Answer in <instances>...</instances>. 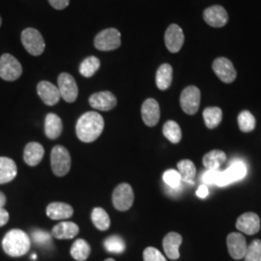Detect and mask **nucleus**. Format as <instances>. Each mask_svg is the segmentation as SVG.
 <instances>
[{"label": "nucleus", "mask_w": 261, "mask_h": 261, "mask_svg": "<svg viewBox=\"0 0 261 261\" xmlns=\"http://www.w3.org/2000/svg\"><path fill=\"white\" fill-rule=\"evenodd\" d=\"M32 239L35 244L40 246H47L51 243V234L47 231L36 229L32 232Z\"/></svg>", "instance_id": "37"}, {"label": "nucleus", "mask_w": 261, "mask_h": 261, "mask_svg": "<svg viewBox=\"0 0 261 261\" xmlns=\"http://www.w3.org/2000/svg\"><path fill=\"white\" fill-rule=\"evenodd\" d=\"M164 182L170 189H177L182 186V178L175 169H168L163 175Z\"/></svg>", "instance_id": "35"}, {"label": "nucleus", "mask_w": 261, "mask_h": 261, "mask_svg": "<svg viewBox=\"0 0 261 261\" xmlns=\"http://www.w3.org/2000/svg\"><path fill=\"white\" fill-rule=\"evenodd\" d=\"M57 83L58 90L63 100L67 103H74L79 95V88L75 79L68 73H62L58 76Z\"/></svg>", "instance_id": "10"}, {"label": "nucleus", "mask_w": 261, "mask_h": 261, "mask_svg": "<svg viewBox=\"0 0 261 261\" xmlns=\"http://www.w3.org/2000/svg\"><path fill=\"white\" fill-rule=\"evenodd\" d=\"M32 258H33V259H36V254H33V255H32Z\"/></svg>", "instance_id": "46"}, {"label": "nucleus", "mask_w": 261, "mask_h": 261, "mask_svg": "<svg viewBox=\"0 0 261 261\" xmlns=\"http://www.w3.org/2000/svg\"><path fill=\"white\" fill-rule=\"evenodd\" d=\"M247 175V168L239 159H234L229 163V167L224 171H220L216 185L224 187L235 181L241 180Z\"/></svg>", "instance_id": "6"}, {"label": "nucleus", "mask_w": 261, "mask_h": 261, "mask_svg": "<svg viewBox=\"0 0 261 261\" xmlns=\"http://www.w3.org/2000/svg\"><path fill=\"white\" fill-rule=\"evenodd\" d=\"M63 130L61 118L55 113H48L45 120V133L49 140L57 139Z\"/></svg>", "instance_id": "23"}, {"label": "nucleus", "mask_w": 261, "mask_h": 261, "mask_svg": "<svg viewBox=\"0 0 261 261\" xmlns=\"http://www.w3.org/2000/svg\"><path fill=\"white\" fill-rule=\"evenodd\" d=\"M172 67L165 63L159 67L156 74V84L160 90H167L172 83Z\"/></svg>", "instance_id": "26"}, {"label": "nucleus", "mask_w": 261, "mask_h": 261, "mask_svg": "<svg viewBox=\"0 0 261 261\" xmlns=\"http://www.w3.org/2000/svg\"><path fill=\"white\" fill-rule=\"evenodd\" d=\"M203 119L206 127L209 129L217 128L223 119V112L220 108L210 107L203 111Z\"/></svg>", "instance_id": "28"}, {"label": "nucleus", "mask_w": 261, "mask_h": 261, "mask_svg": "<svg viewBox=\"0 0 261 261\" xmlns=\"http://www.w3.org/2000/svg\"><path fill=\"white\" fill-rule=\"evenodd\" d=\"M48 2L55 9L63 10L69 6L70 0H48Z\"/></svg>", "instance_id": "40"}, {"label": "nucleus", "mask_w": 261, "mask_h": 261, "mask_svg": "<svg viewBox=\"0 0 261 261\" xmlns=\"http://www.w3.org/2000/svg\"><path fill=\"white\" fill-rule=\"evenodd\" d=\"M164 136L172 143H178L182 139V132L177 123L172 120L166 122L163 128Z\"/></svg>", "instance_id": "32"}, {"label": "nucleus", "mask_w": 261, "mask_h": 261, "mask_svg": "<svg viewBox=\"0 0 261 261\" xmlns=\"http://www.w3.org/2000/svg\"><path fill=\"white\" fill-rule=\"evenodd\" d=\"M220 174V170H207L202 176V181L204 185L216 184Z\"/></svg>", "instance_id": "39"}, {"label": "nucleus", "mask_w": 261, "mask_h": 261, "mask_svg": "<svg viewBox=\"0 0 261 261\" xmlns=\"http://www.w3.org/2000/svg\"><path fill=\"white\" fill-rule=\"evenodd\" d=\"M50 165L56 176H65L71 168V156L69 151L61 145L55 146L50 154Z\"/></svg>", "instance_id": "5"}, {"label": "nucleus", "mask_w": 261, "mask_h": 261, "mask_svg": "<svg viewBox=\"0 0 261 261\" xmlns=\"http://www.w3.org/2000/svg\"><path fill=\"white\" fill-rule=\"evenodd\" d=\"M22 74V67L15 56L4 54L0 57V77L6 82H15Z\"/></svg>", "instance_id": "7"}, {"label": "nucleus", "mask_w": 261, "mask_h": 261, "mask_svg": "<svg viewBox=\"0 0 261 261\" xmlns=\"http://www.w3.org/2000/svg\"><path fill=\"white\" fill-rule=\"evenodd\" d=\"M18 168L12 159L0 157V184L9 183L17 176Z\"/></svg>", "instance_id": "22"}, {"label": "nucleus", "mask_w": 261, "mask_h": 261, "mask_svg": "<svg viewBox=\"0 0 261 261\" xmlns=\"http://www.w3.org/2000/svg\"><path fill=\"white\" fill-rule=\"evenodd\" d=\"M45 154V149L39 142H29L24 148L23 160L30 167H35L40 164Z\"/></svg>", "instance_id": "20"}, {"label": "nucleus", "mask_w": 261, "mask_h": 261, "mask_svg": "<svg viewBox=\"0 0 261 261\" xmlns=\"http://www.w3.org/2000/svg\"><path fill=\"white\" fill-rule=\"evenodd\" d=\"M21 43L31 56H41L46 47L44 38L35 28H27L21 32Z\"/></svg>", "instance_id": "4"}, {"label": "nucleus", "mask_w": 261, "mask_h": 261, "mask_svg": "<svg viewBox=\"0 0 261 261\" xmlns=\"http://www.w3.org/2000/svg\"><path fill=\"white\" fill-rule=\"evenodd\" d=\"M236 227L239 231L248 235L257 233L260 229V219L255 213H245L237 219Z\"/></svg>", "instance_id": "15"}, {"label": "nucleus", "mask_w": 261, "mask_h": 261, "mask_svg": "<svg viewBox=\"0 0 261 261\" xmlns=\"http://www.w3.org/2000/svg\"><path fill=\"white\" fill-rule=\"evenodd\" d=\"M1 25H2V18H1V16H0V28H1Z\"/></svg>", "instance_id": "44"}, {"label": "nucleus", "mask_w": 261, "mask_h": 261, "mask_svg": "<svg viewBox=\"0 0 261 261\" xmlns=\"http://www.w3.org/2000/svg\"><path fill=\"white\" fill-rule=\"evenodd\" d=\"M30 238L28 234L20 229H12L2 240L4 252L10 256L19 257L28 253L30 249Z\"/></svg>", "instance_id": "2"}, {"label": "nucleus", "mask_w": 261, "mask_h": 261, "mask_svg": "<svg viewBox=\"0 0 261 261\" xmlns=\"http://www.w3.org/2000/svg\"><path fill=\"white\" fill-rule=\"evenodd\" d=\"M225 161L226 154L222 150H212L205 154L202 160L207 170H219Z\"/></svg>", "instance_id": "25"}, {"label": "nucleus", "mask_w": 261, "mask_h": 261, "mask_svg": "<svg viewBox=\"0 0 261 261\" xmlns=\"http://www.w3.org/2000/svg\"><path fill=\"white\" fill-rule=\"evenodd\" d=\"M226 244H227L228 252L233 259L239 260L244 258L248 246L243 234L237 233V232L228 234Z\"/></svg>", "instance_id": "14"}, {"label": "nucleus", "mask_w": 261, "mask_h": 261, "mask_svg": "<svg viewBox=\"0 0 261 261\" xmlns=\"http://www.w3.org/2000/svg\"><path fill=\"white\" fill-rule=\"evenodd\" d=\"M245 261H259L261 258V241L253 240L248 247L245 253Z\"/></svg>", "instance_id": "36"}, {"label": "nucleus", "mask_w": 261, "mask_h": 261, "mask_svg": "<svg viewBox=\"0 0 261 261\" xmlns=\"http://www.w3.org/2000/svg\"><path fill=\"white\" fill-rule=\"evenodd\" d=\"M238 125L243 133H250L255 128V118L249 111H243L238 115Z\"/></svg>", "instance_id": "33"}, {"label": "nucleus", "mask_w": 261, "mask_h": 261, "mask_svg": "<svg viewBox=\"0 0 261 261\" xmlns=\"http://www.w3.org/2000/svg\"><path fill=\"white\" fill-rule=\"evenodd\" d=\"M134 191L132 187L127 183L118 185L113 191L112 202L118 211L129 210L134 203Z\"/></svg>", "instance_id": "8"}, {"label": "nucleus", "mask_w": 261, "mask_h": 261, "mask_svg": "<svg viewBox=\"0 0 261 261\" xmlns=\"http://www.w3.org/2000/svg\"><path fill=\"white\" fill-rule=\"evenodd\" d=\"M101 62L96 56H89L85 58L80 66V73L84 77H91L99 70Z\"/></svg>", "instance_id": "31"}, {"label": "nucleus", "mask_w": 261, "mask_h": 261, "mask_svg": "<svg viewBox=\"0 0 261 261\" xmlns=\"http://www.w3.org/2000/svg\"><path fill=\"white\" fill-rule=\"evenodd\" d=\"M38 95L47 106H55L59 102L61 96L58 87L49 82H40L37 85Z\"/></svg>", "instance_id": "17"}, {"label": "nucleus", "mask_w": 261, "mask_h": 261, "mask_svg": "<svg viewBox=\"0 0 261 261\" xmlns=\"http://www.w3.org/2000/svg\"><path fill=\"white\" fill-rule=\"evenodd\" d=\"M5 204H6V196L2 192H0V208H4Z\"/></svg>", "instance_id": "43"}, {"label": "nucleus", "mask_w": 261, "mask_h": 261, "mask_svg": "<svg viewBox=\"0 0 261 261\" xmlns=\"http://www.w3.org/2000/svg\"><path fill=\"white\" fill-rule=\"evenodd\" d=\"M74 214L73 207L63 202H53L47 207V215L51 220H66Z\"/></svg>", "instance_id": "21"}, {"label": "nucleus", "mask_w": 261, "mask_h": 261, "mask_svg": "<svg viewBox=\"0 0 261 261\" xmlns=\"http://www.w3.org/2000/svg\"><path fill=\"white\" fill-rule=\"evenodd\" d=\"M180 105L187 114L196 113L200 105V90L194 85L186 87L180 96Z\"/></svg>", "instance_id": "9"}, {"label": "nucleus", "mask_w": 261, "mask_h": 261, "mask_svg": "<svg viewBox=\"0 0 261 261\" xmlns=\"http://www.w3.org/2000/svg\"><path fill=\"white\" fill-rule=\"evenodd\" d=\"M105 261H115L114 259H112V258H108V259H106Z\"/></svg>", "instance_id": "45"}, {"label": "nucleus", "mask_w": 261, "mask_h": 261, "mask_svg": "<svg viewBox=\"0 0 261 261\" xmlns=\"http://www.w3.org/2000/svg\"><path fill=\"white\" fill-rule=\"evenodd\" d=\"M182 236L176 232H169L165 236L163 241V247L169 259L176 260L180 257L179 247L182 244Z\"/></svg>", "instance_id": "19"}, {"label": "nucleus", "mask_w": 261, "mask_h": 261, "mask_svg": "<svg viewBox=\"0 0 261 261\" xmlns=\"http://www.w3.org/2000/svg\"><path fill=\"white\" fill-rule=\"evenodd\" d=\"M90 106L98 111L109 112L117 105L116 97L110 91H102L94 93L89 98Z\"/></svg>", "instance_id": "13"}, {"label": "nucleus", "mask_w": 261, "mask_h": 261, "mask_svg": "<svg viewBox=\"0 0 261 261\" xmlns=\"http://www.w3.org/2000/svg\"><path fill=\"white\" fill-rule=\"evenodd\" d=\"M212 67L215 74L224 84L233 83L237 76L233 64L225 57H219L215 59Z\"/></svg>", "instance_id": "11"}, {"label": "nucleus", "mask_w": 261, "mask_h": 261, "mask_svg": "<svg viewBox=\"0 0 261 261\" xmlns=\"http://www.w3.org/2000/svg\"><path fill=\"white\" fill-rule=\"evenodd\" d=\"M91 219H92L94 225L99 230L105 231V230L109 229V227L111 225L110 216L103 210V208L97 207L93 209L92 214H91Z\"/></svg>", "instance_id": "30"}, {"label": "nucleus", "mask_w": 261, "mask_h": 261, "mask_svg": "<svg viewBox=\"0 0 261 261\" xmlns=\"http://www.w3.org/2000/svg\"><path fill=\"white\" fill-rule=\"evenodd\" d=\"M143 260L144 261H168L163 255V253L156 248L148 247L143 252Z\"/></svg>", "instance_id": "38"}, {"label": "nucleus", "mask_w": 261, "mask_h": 261, "mask_svg": "<svg viewBox=\"0 0 261 261\" xmlns=\"http://www.w3.org/2000/svg\"><path fill=\"white\" fill-rule=\"evenodd\" d=\"M184 41L185 37L182 28L175 23L170 24L165 34V43L168 50L172 54H176L183 47Z\"/></svg>", "instance_id": "12"}, {"label": "nucleus", "mask_w": 261, "mask_h": 261, "mask_svg": "<svg viewBox=\"0 0 261 261\" xmlns=\"http://www.w3.org/2000/svg\"><path fill=\"white\" fill-rule=\"evenodd\" d=\"M90 246L84 239L75 240L71 248V254L73 258L77 261L86 260L90 254Z\"/></svg>", "instance_id": "29"}, {"label": "nucleus", "mask_w": 261, "mask_h": 261, "mask_svg": "<svg viewBox=\"0 0 261 261\" xmlns=\"http://www.w3.org/2000/svg\"><path fill=\"white\" fill-rule=\"evenodd\" d=\"M196 195L200 198H205L206 196H208V188L206 185H201L198 188Z\"/></svg>", "instance_id": "42"}, {"label": "nucleus", "mask_w": 261, "mask_h": 261, "mask_svg": "<svg viewBox=\"0 0 261 261\" xmlns=\"http://www.w3.org/2000/svg\"><path fill=\"white\" fill-rule=\"evenodd\" d=\"M80 231L77 224L72 222H62L56 224L51 230V235L57 239H72Z\"/></svg>", "instance_id": "24"}, {"label": "nucleus", "mask_w": 261, "mask_h": 261, "mask_svg": "<svg viewBox=\"0 0 261 261\" xmlns=\"http://www.w3.org/2000/svg\"><path fill=\"white\" fill-rule=\"evenodd\" d=\"M203 19L212 28H223L228 21V15L224 7L215 5L204 11Z\"/></svg>", "instance_id": "16"}, {"label": "nucleus", "mask_w": 261, "mask_h": 261, "mask_svg": "<svg viewBox=\"0 0 261 261\" xmlns=\"http://www.w3.org/2000/svg\"><path fill=\"white\" fill-rule=\"evenodd\" d=\"M94 46L102 51H111L121 46V33L116 28H107L97 34Z\"/></svg>", "instance_id": "3"}, {"label": "nucleus", "mask_w": 261, "mask_h": 261, "mask_svg": "<svg viewBox=\"0 0 261 261\" xmlns=\"http://www.w3.org/2000/svg\"><path fill=\"white\" fill-rule=\"evenodd\" d=\"M259 261H261V258H260V260H259Z\"/></svg>", "instance_id": "47"}, {"label": "nucleus", "mask_w": 261, "mask_h": 261, "mask_svg": "<svg viewBox=\"0 0 261 261\" xmlns=\"http://www.w3.org/2000/svg\"><path fill=\"white\" fill-rule=\"evenodd\" d=\"M103 245L108 252H113V253H121L125 251V248H126L124 240L120 236H117V235H112L109 238H107L103 242Z\"/></svg>", "instance_id": "34"}, {"label": "nucleus", "mask_w": 261, "mask_h": 261, "mask_svg": "<svg viewBox=\"0 0 261 261\" xmlns=\"http://www.w3.org/2000/svg\"><path fill=\"white\" fill-rule=\"evenodd\" d=\"M105 128V121L101 114L96 112H85L75 125V132L79 140L83 142H93L97 140Z\"/></svg>", "instance_id": "1"}, {"label": "nucleus", "mask_w": 261, "mask_h": 261, "mask_svg": "<svg viewBox=\"0 0 261 261\" xmlns=\"http://www.w3.org/2000/svg\"><path fill=\"white\" fill-rule=\"evenodd\" d=\"M142 120L148 127H154L160 120V106L155 99H147L141 107Z\"/></svg>", "instance_id": "18"}, {"label": "nucleus", "mask_w": 261, "mask_h": 261, "mask_svg": "<svg viewBox=\"0 0 261 261\" xmlns=\"http://www.w3.org/2000/svg\"><path fill=\"white\" fill-rule=\"evenodd\" d=\"M9 221V213L4 209L0 208V226H3Z\"/></svg>", "instance_id": "41"}, {"label": "nucleus", "mask_w": 261, "mask_h": 261, "mask_svg": "<svg viewBox=\"0 0 261 261\" xmlns=\"http://www.w3.org/2000/svg\"><path fill=\"white\" fill-rule=\"evenodd\" d=\"M178 172L180 173L182 181L192 184L196 177V168L195 164L190 160H182L177 164Z\"/></svg>", "instance_id": "27"}]
</instances>
